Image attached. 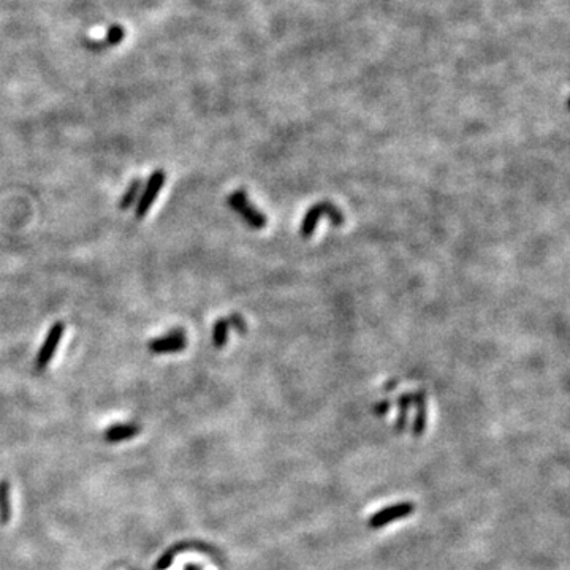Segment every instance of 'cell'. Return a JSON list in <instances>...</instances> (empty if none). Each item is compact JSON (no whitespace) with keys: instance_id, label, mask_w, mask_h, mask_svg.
Returning a JSON list of instances; mask_svg holds the SVG:
<instances>
[{"instance_id":"1","label":"cell","mask_w":570,"mask_h":570,"mask_svg":"<svg viewBox=\"0 0 570 570\" xmlns=\"http://www.w3.org/2000/svg\"><path fill=\"white\" fill-rule=\"evenodd\" d=\"M227 204L239 216L241 219L246 222L247 225L253 228V230H262V228L268 224L266 216L262 213V211H258L256 206H253L249 198H247L244 189H238V190H234L233 194L228 195Z\"/></svg>"},{"instance_id":"2","label":"cell","mask_w":570,"mask_h":570,"mask_svg":"<svg viewBox=\"0 0 570 570\" xmlns=\"http://www.w3.org/2000/svg\"><path fill=\"white\" fill-rule=\"evenodd\" d=\"M322 218H328L333 225H340L344 224V214L340 213V209L333 204L331 201H320L315 203L314 206L307 211L305 219H303L300 225V234L303 238H309L315 232V227L320 222Z\"/></svg>"},{"instance_id":"3","label":"cell","mask_w":570,"mask_h":570,"mask_svg":"<svg viewBox=\"0 0 570 570\" xmlns=\"http://www.w3.org/2000/svg\"><path fill=\"white\" fill-rule=\"evenodd\" d=\"M64 333H65L64 322H55V324L49 326L46 338H45V340H43V344L40 347L39 353H37L35 362H34V368L37 373H43V371L48 368V364L53 362L55 350H58Z\"/></svg>"},{"instance_id":"4","label":"cell","mask_w":570,"mask_h":570,"mask_svg":"<svg viewBox=\"0 0 570 570\" xmlns=\"http://www.w3.org/2000/svg\"><path fill=\"white\" fill-rule=\"evenodd\" d=\"M166 181V173L162 170H156L154 173H151L150 179H147V184L145 190H142V194L140 195L138 201H136V209H135V216L136 219H142L147 214V211L152 208L154 201H156V198L159 197L160 190H162L164 184Z\"/></svg>"},{"instance_id":"5","label":"cell","mask_w":570,"mask_h":570,"mask_svg":"<svg viewBox=\"0 0 570 570\" xmlns=\"http://www.w3.org/2000/svg\"><path fill=\"white\" fill-rule=\"evenodd\" d=\"M187 347V334L183 328H173L166 334L147 343V349L154 355H164V353L181 352Z\"/></svg>"},{"instance_id":"6","label":"cell","mask_w":570,"mask_h":570,"mask_svg":"<svg viewBox=\"0 0 570 570\" xmlns=\"http://www.w3.org/2000/svg\"><path fill=\"white\" fill-rule=\"evenodd\" d=\"M412 512H413V505L411 503L390 505V507H387V509L377 512L376 515H373V518H371V522H369V526L374 529H380V528H383V526L396 522V519L409 517Z\"/></svg>"},{"instance_id":"7","label":"cell","mask_w":570,"mask_h":570,"mask_svg":"<svg viewBox=\"0 0 570 570\" xmlns=\"http://www.w3.org/2000/svg\"><path fill=\"white\" fill-rule=\"evenodd\" d=\"M412 402L417 407V417H415L413 425V436L423 435L425 425H426V396L423 392H415L412 395Z\"/></svg>"},{"instance_id":"8","label":"cell","mask_w":570,"mask_h":570,"mask_svg":"<svg viewBox=\"0 0 570 570\" xmlns=\"http://www.w3.org/2000/svg\"><path fill=\"white\" fill-rule=\"evenodd\" d=\"M233 328L232 322L228 317H222L219 320H216V324L213 325V344L216 349H222L228 343V334Z\"/></svg>"},{"instance_id":"9","label":"cell","mask_w":570,"mask_h":570,"mask_svg":"<svg viewBox=\"0 0 570 570\" xmlns=\"http://www.w3.org/2000/svg\"><path fill=\"white\" fill-rule=\"evenodd\" d=\"M138 431H140L138 426H135V425H116V426H111L110 430L105 432V439L110 442L124 441V439L135 436Z\"/></svg>"},{"instance_id":"10","label":"cell","mask_w":570,"mask_h":570,"mask_svg":"<svg viewBox=\"0 0 570 570\" xmlns=\"http://www.w3.org/2000/svg\"><path fill=\"white\" fill-rule=\"evenodd\" d=\"M141 187H142V183H141V179H138V178L133 179V181L130 183V185L126 189V192H124V195L121 198V203H119V208L122 211L132 208L133 204H136V201H138V198H140Z\"/></svg>"},{"instance_id":"11","label":"cell","mask_w":570,"mask_h":570,"mask_svg":"<svg viewBox=\"0 0 570 570\" xmlns=\"http://www.w3.org/2000/svg\"><path fill=\"white\" fill-rule=\"evenodd\" d=\"M399 415H398V421H396V431L401 432L402 428L406 426V421H407V412H409V407L412 404V395H402L399 398Z\"/></svg>"},{"instance_id":"12","label":"cell","mask_w":570,"mask_h":570,"mask_svg":"<svg viewBox=\"0 0 570 570\" xmlns=\"http://www.w3.org/2000/svg\"><path fill=\"white\" fill-rule=\"evenodd\" d=\"M228 319H230V322H232L233 330H237V331L241 333V334H246V333H247V324H246V320H244L243 315L232 314V315H228Z\"/></svg>"},{"instance_id":"13","label":"cell","mask_w":570,"mask_h":570,"mask_svg":"<svg viewBox=\"0 0 570 570\" xmlns=\"http://www.w3.org/2000/svg\"><path fill=\"white\" fill-rule=\"evenodd\" d=\"M390 409V401H383L380 404H377L376 407V413H385Z\"/></svg>"}]
</instances>
